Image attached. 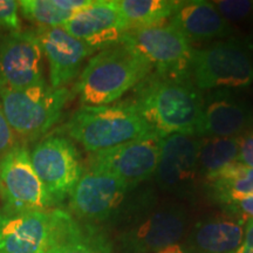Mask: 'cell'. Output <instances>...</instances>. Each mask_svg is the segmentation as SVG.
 <instances>
[{
    "instance_id": "cell-1",
    "label": "cell",
    "mask_w": 253,
    "mask_h": 253,
    "mask_svg": "<svg viewBox=\"0 0 253 253\" xmlns=\"http://www.w3.org/2000/svg\"><path fill=\"white\" fill-rule=\"evenodd\" d=\"M132 101L160 137L172 134L197 136L203 99L191 78L151 72L136 87Z\"/></svg>"
},
{
    "instance_id": "cell-2",
    "label": "cell",
    "mask_w": 253,
    "mask_h": 253,
    "mask_svg": "<svg viewBox=\"0 0 253 253\" xmlns=\"http://www.w3.org/2000/svg\"><path fill=\"white\" fill-rule=\"evenodd\" d=\"M153 72L150 62L128 43L102 49L89 59L74 89L81 107L118 102Z\"/></svg>"
},
{
    "instance_id": "cell-3",
    "label": "cell",
    "mask_w": 253,
    "mask_h": 253,
    "mask_svg": "<svg viewBox=\"0 0 253 253\" xmlns=\"http://www.w3.org/2000/svg\"><path fill=\"white\" fill-rule=\"evenodd\" d=\"M63 129L90 154L155 134L132 100L81 107Z\"/></svg>"
},
{
    "instance_id": "cell-4",
    "label": "cell",
    "mask_w": 253,
    "mask_h": 253,
    "mask_svg": "<svg viewBox=\"0 0 253 253\" xmlns=\"http://www.w3.org/2000/svg\"><path fill=\"white\" fill-rule=\"evenodd\" d=\"M191 80L201 90L244 89L253 84V48L237 38L216 40L194 50Z\"/></svg>"
},
{
    "instance_id": "cell-5",
    "label": "cell",
    "mask_w": 253,
    "mask_h": 253,
    "mask_svg": "<svg viewBox=\"0 0 253 253\" xmlns=\"http://www.w3.org/2000/svg\"><path fill=\"white\" fill-rule=\"evenodd\" d=\"M67 88L47 82L19 90H0V107L14 134L27 140L39 137L59 121L71 99Z\"/></svg>"
},
{
    "instance_id": "cell-6",
    "label": "cell",
    "mask_w": 253,
    "mask_h": 253,
    "mask_svg": "<svg viewBox=\"0 0 253 253\" xmlns=\"http://www.w3.org/2000/svg\"><path fill=\"white\" fill-rule=\"evenodd\" d=\"M0 197L4 204L1 212L9 214L47 211L54 204L26 147L15 144L0 156Z\"/></svg>"
},
{
    "instance_id": "cell-7",
    "label": "cell",
    "mask_w": 253,
    "mask_h": 253,
    "mask_svg": "<svg viewBox=\"0 0 253 253\" xmlns=\"http://www.w3.org/2000/svg\"><path fill=\"white\" fill-rule=\"evenodd\" d=\"M122 42L134 47L150 62L158 74L191 78L195 49L181 32L170 24L130 30Z\"/></svg>"
},
{
    "instance_id": "cell-8",
    "label": "cell",
    "mask_w": 253,
    "mask_h": 253,
    "mask_svg": "<svg viewBox=\"0 0 253 253\" xmlns=\"http://www.w3.org/2000/svg\"><path fill=\"white\" fill-rule=\"evenodd\" d=\"M31 161L54 204L69 198L84 171L77 147L66 136L43 138L31 151Z\"/></svg>"
},
{
    "instance_id": "cell-9",
    "label": "cell",
    "mask_w": 253,
    "mask_h": 253,
    "mask_svg": "<svg viewBox=\"0 0 253 253\" xmlns=\"http://www.w3.org/2000/svg\"><path fill=\"white\" fill-rule=\"evenodd\" d=\"M161 138L153 134L109 149L91 153L88 157V169L108 172L134 190L155 175L160 156Z\"/></svg>"
},
{
    "instance_id": "cell-10",
    "label": "cell",
    "mask_w": 253,
    "mask_h": 253,
    "mask_svg": "<svg viewBox=\"0 0 253 253\" xmlns=\"http://www.w3.org/2000/svg\"><path fill=\"white\" fill-rule=\"evenodd\" d=\"M45 81L36 30L0 33V90L25 89Z\"/></svg>"
},
{
    "instance_id": "cell-11",
    "label": "cell",
    "mask_w": 253,
    "mask_h": 253,
    "mask_svg": "<svg viewBox=\"0 0 253 253\" xmlns=\"http://www.w3.org/2000/svg\"><path fill=\"white\" fill-rule=\"evenodd\" d=\"M199 137L172 134L161 138L155 179L161 189L177 196H189L198 184Z\"/></svg>"
},
{
    "instance_id": "cell-12",
    "label": "cell",
    "mask_w": 253,
    "mask_h": 253,
    "mask_svg": "<svg viewBox=\"0 0 253 253\" xmlns=\"http://www.w3.org/2000/svg\"><path fill=\"white\" fill-rule=\"evenodd\" d=\"M130 191L132 190L118 177L88 169L69 196V208L81 219L106 220L125 203Z\"/></svg>"
},
{
    "instance_id": "cell-13",
    "label": "cell",
    "mask_w": 253,
    "mask_h": 253,
    "mask_svg": "<svg viewBox=\"0 0 253 253\" xmlns=\"http://www.w3.org/2000/svg\"><path fill=\"white\" fill-rule=\"evenodd\" d=\"M62 28L95 52L120 45L130 31L118 0H93L91 5L73 15Z\"/></svg>"
},
{
    "instance_id": "cell-14",
    "label": "cell",
    "mask_w": 253,
    "mask_h": 253,
    "mask_svg": "<svg viewBox=\"0 0 253 253\" xmlns=\"http://www.w3.org/2000/svg\"><path fill=\"white\" fill-rule=\"evenodd\" d=\"M253 128V107L235 91L213 90L203 99L197 137H239Z\"/></svg>"
},
{
    "instance_id": "cell-15",
    "label": "cell",
    "mask_w": 253,
    "mask_h": 253,
    "mask_svg": "<svg viewBox=\"0 0 253 253\" xmlns=\"http://www.w3.org/2000/svg\"><path fill=\"white\" fill-rule=\"evenodd\" d=\"M43 56L49 66L50 87L65 88L81 73L82 65L95 52L62 27H37Z\"/></svg>"
},
{
    "instance_id": "cell-16",
    "label": "cell",
    "mask_w": 253,
    "mask_h": 253,
    "mask_svg": "<svg viewBox=\"0 0 253 253\" xmlns=\"http://www.w3.org/2000/svg\"><path fill=\"white\" fill-rule=\"evenodd\" d=\"M185 223V212L181 207L158 209L123 233V249L129 253H156L181 239Z\"/></svg>"
},
{
    "instance_id": "cell-17",
    "label": "cell",
    "mask_w": 253,
    "mask_h": 253,
    "mask_svg": "<svg viewBox=\"0 0 253 253\" xmlns=\"http://www.w3.org/2000/svg\"><path fill=\"white\" fill-rule=\"evenodd\" d=\"M52 232V211L17 214L0 211V253H47Z\"/></svg>"
},
{
    "instance_id": "cell-18",
    "label": "cell",
    "mask_w": 253,
    "mask_h": 253,
    "mask_svg": "<svg viewBox=\"0 0 253 253\" xmlns=\"http://www.w3.org/2000/svg\"><path fill=\"white\" fill-rule=\"evenodd\" d=\"M170 25L191 41L225 39L233 32L232 25L221 17L212 1H178Z\"/></svg>"
},
{
    "instance_id": "cell-19",
    "label": "cell",
    "mask_w": 253,
    "mask_h": 253,
    "mask_svg": "<svg viewBox=\"0 0 253 253\" xmlns=\"http://www.w3.org/2000/svg\"><path fill=\"white\" fill-rule=\"evenodd\" d=\"M52 243L47 253H112L101 231L90 224H81L71 213L53 210Z\"/></svg>"
},
{
    "instance_id": "cell-20",
    "label": "cell",
    "mask_w": 253,
    "mask_h": 253,
    "mask_svg": "<svg viewBox=\"0 0 253 253\" xmlns=\"http://www.w3.org/2000/svg\"><path fill=\"white\" fill-rule=\"evenodd\" d=\"M245 221L236 217L219 216L199 221L189 237L192 253H233L244 237Z\"/></svg>"
},
{
    "instance_id": "cell-21",
    "label": "cell",
    "mask_w": 253,
    "mask_h": 253,
    "mask_svg": "<svg viewBox=\"0 0 253 253\" xmlns=\"http://www.w3.org/2000/svg\"><path fill=\"white\" fill-rule=\"evenodd\" d=\"M205 191L221 207L253 195V168L233 163L204 181Z\"/></svg>"
},
{
    "instance_id": "cell-22",
    "label": "cell",
    "mask_w": 253,
    "mask_h": 253,
    "mask_svg": "<svg viewBox=\"0 0 253 253\" xmlns=\"http://www.w3.org/2000/svg\"><path fill=\"white\" fill-rule=\"evenodd\" d=\"M91 2L93 0H21L19 11L38 27H62Z\"/></svg>"
},
{
    "instance_id": "cell-23",
    "label": "cell",
    "mask_w": 253,
    "mask_h": 253,
    "mask_svg": "<svg viewBox=\"0 0 253 253\" xmlns=\"http://www.w3.org/2000/svg\"><path fill=\"white\" fill-rule=\"evenodd\" d=\"M238 149V137H199V176L205 181L236 163Z\"/></svg>"
},
{
    "instance_id": "cell-24",
    "label": "cell",
    "mask_w": 253,
    "mask_h": 253,
    "mask_svg": "<svg viewBox=\"0 0 253 253\" xmlns=\"http://www.w3.org/2000/svg\"><path fill=\"white\" fill-rule=\"evenodd\" d=\"M178 1L173 0H118L120 11L130 30L163 25L171 18Z\"/></svg>"
},
{
    "instance_id": "cell-25",
    "label": "cell",
    "mask_w": 253,
    "mask_h": 253,
    "mask_svg": "<svg viewBox=\"0 0 253 253\" xmlns=\"http://www.w3.org/2000/svg\"><path fill=\"white\" fill-rule=\"evenodd\" d=\"M212 2L221 17L231 25L233 23L246 20L253 14V1H246V0H219V1Z\"/></svg>"
},
{
    "instance_id": "cell-26",
    "label": "cell",
    "mask_w": 253,
    "mask_h": 253,
    "mask_svg": "<svg viewBox=\"0 0 253 253\" xmlns=\"http://www.w3.org/2000/svg\"><path fill=\"white\" fill-rule=\"evenodd\" d=\"M21 30L19 1L0 0V33Z\"/></svg>"
},
{
    "instance_id": "cell-27",
    "label": "cell",
    "mask_w": 253,
    "mask_h": 253,
    "mask_svg": "<svg viewBox=\"0 0 253 253\" xmlns=\"http://www.w3.org/2000/svg\"><path fill=\"white\" fill-rule=\"evenodd\" d=\"M223 208L232 217L239 218L244 221L253 219V195L231 202L223 205Z\"/></svg>"
},
{
    "instance_id": "cell-28",
    "label": "cell",
    "mask_w": 253,
    "mask_h": 253,
    "mask_svg": "<svg viewBox=\"0 0 253 253\" xmlns=\"http://www.w3.org/2000/svg\"><path fill=\"white\" fill-rule=\"evenodd\" d=\"M239 149L237 163L253 168V130H250L238 137Z\"/></svg>"
},
{
    "instance_id": "cell-29",
    "label": "cell",
    "mask_w": 253,
    "mask_h": 253,
    "mask_svg": "<svg viewBox=\"0 0 253 253\" xmlns=\"http://www.w3.org/2000/svg\"><path fill=\"white\" fill-rule=\"evenodd\" d=\"M17 144L15 142V134L8 126L6 121L4 113H2L1 107H0V156L7 153L9 149Z\"/></svg>"
},
{
    "instance_id": "cell-30",
    "label": "cell",
    "mask_w": 253,
    "mask_h": 253,
    "mask_svg": "<svg viewBox=\"0 0 253 253\" xmlns=\"http://www.w3.org/2000/svg\"><path fill=\"white\" fill-rule=\"evenodd\" d=\"M233 253H253V219L245 221L244 237Z\"/></svg>"
},
{
    "instance_id": "cell-31",
    "label": "cell",
    "mask_w": 253,
    "mask_h": 253,
    "mask_svg": "<svg viewBox=\"0 0 253 253\" xmlns=\"http://www.w3.org/2000/svg\"><path fill=\"white\" fill-rule=\"evenodd\" d=\"M156 253H190V252L184 248H182L181 245L172 244L170 246H167V248H164L162 250H160V251Z\"/></svg>"
}]
</instances>
